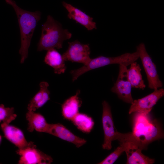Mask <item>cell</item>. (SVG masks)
<instances>
[{"label": "cell", "instance_id": "9", "mask_svg": "<svg viewBox=\"0 0 164 164\" xmlns=\"http://www.w3.org/2000/svg\"><path fill=\"white\" fill-rule=\"evenodd\" d=\"M102 123L104 134V140L102 145L104 149L110 150L112 142L116 140L118 132L115 131L111 113V108L106 101H103Z\"/></svg>", "mask_w": 164, "mask_h": 164}, {"label": "cell", "instance_id": "1", "mask_svg": "<svg viewBox=\"0 0 164 164\" xmlns=\"http://www.w3.org/2000/svg\"><path fill=\"white\" fill-rule=\"evenodd\" d=\"M13 8L16 15L19 25L21 46L19 53L21 56L20 62L23 63L28 57V50L34 31L41 19V12H31L24 10L18 6L12 0H5Z\"/></svg>", "mask_w": 164, "mask_h": 164}, {"label": "cell", "instance_id": "6", "mask_svg": "<svg viewBox=\"0 0 164 164\" xmlns=\"http://www.w3.org/2000/svg\"><path fill=\"white\" fill-rule=\"evenodd\" d=\"M136 51L146 74L149 87L154 90L162 87V84L159 78L156 66L147 52L144 43H141L138 46Z\"/></svg>", "mask_w": 164, "mask_h": 164}, {"label": "cell", "instance_id": "4", "mask_svg": "<svg viewBox=\"0 0 164 164\" xmlns=\"http://www.w3.org/2000/svg\"><path fill=\"white\" fill-rule=\"evenodd\" d=\"M139 58L138 52L126 53L115 57H107L100 56L91 58L89 62L82 67L70 71L73 82L84 73L92 70L106 65L113 64H123L127 67L135 62Z\"/></svg>", "mask_w": 164, "mask_h": 164}, {"label": "cell", "instance_id": "13", "mask_svg": "<svg viewBox=\"0 0 164 164\" xmlns=\"http://www.w3.org/2000/svg\"><path fill=\"white\" fill-rule=\"evenodd\" d=\"M1 128L5 137L18 149H24L34 144L32 142H27L22 132L16 127L1 123Z\"/></svg>", "mask_w": 164, "mask_h": 164}, {"label": "cell", "instance_id": "18", "mask_svg": "<svg viewBox=\"0 0 164 164\" xmlns=\"http://www.w3.org/2000/svg\"><path fill=\"white\" fill-rule=\"evenodd\" d=\"M47 51L44 59L45 63L54 69L55 73H64L66 67L62 56L55 49H51Z\"/></svg>", "mask_w": 164, "mask_h": 164}, {"label": "cell", "instance_id": "21", "mask_svg": "<svg viewBox=\"0 0 164 164\" xmlns=\"http://www.w3.org/2000/svg\"><path fill=\"white\" fill-rule=\"evenodd\" d=\"M17 116L13 107H5L4 104H0V123L9 124Z\"/></svg>", "mask_w": 164, "mask_h": 164}, {"label": "cell", "instance_id": "8", "mask_svg": "<svg viewBox=\"0 0 164 164\" xmlns=\"http://www.w3.org/2000/svg\"><path fill=\"white\" fill-rule=\"evenodd\" d=\"M16 153L20 155L19 164H50L52 157L36 148L34 144L23 149H18Z\"/></svg>", "mask_w": 164, "mask_h": 164}, {"label": "cell", "instance_id": "2", "mask_svg": "<svg viewBox=\"0 0 164 164\" xmlns=\"http://www.w3.org/2000/svg\"><path fill=\"white\" fill-rule=\"evenodd\" d=\"M135 113L132 133L145 149L149 144L163 138V133L160 125L156 120H152L149 114Z\"/></svg>", "mask_w": 164, "mask_h": 164}, {"label": "cell", "instance_id": "20", "mask_svg": "<svg viewBox=\"0 0 164 164\" xmlns=\"http://www.w3.org/2000/svg\"><path fill=\"white\" fill-rule=\"evenodd\" d=\"M71 121L78 129L86 133H89L91 131L94 124L91 117L86 114L79 113Z\"/></svg>", "mask_w": 164, "mask_h": 164}, {"label": "cell", "instance_id": "12", "mask_svg": "<svg viewBox=\"0 0 164 164\" xmlns=\"http://www.w3.org/2000/svg\"><path fill=\"white\" fill-rule=\"evenodd\" d=\"M46 133L71 143L77 148L82 146L87 142L85 139L75 135L60 123L49 124Z\"/></svg>", "mask_w": 164, "mask_h": 164}, {"label": "cell", "instance_id": "19", "mask_svg": "<svg viewBox=\"0 0 164 164\" xmlns=\"http://www.w3.org/2000/svg\"><path fill=\"white\" fill-rule=\"evenodd\" d=\"M130 65L129 69H127V73L132 87L144 89L145 85L142 79L139 65L135 62L132 63Z\"/></svg>", "mask_w": 164, "mask_h": 164}, {"label": "cell", "instance_id": "15", "mask_svg": "<svg viewBox=\"0 0 164 164\" xmlns=\"http://www.w3.org/2000/svg\"><path fill=\"white\" fill-rule=\"evenodd\" d=\"M80 92L78 90L75 95L66 100L62 105V115L65 119L71 121L79 113V109L82 103L78 97Z\"/></svg>", "mask_w": 164, "mask_h": 164}, {"label": "cell", "instance_id": "7", "mask_svg": "<svg viewBox=\"0 0 164 164\" xmlns=\"http://www.w3.org/2000/svg\"><path fill=\"white\" fill-rule=\"evenodd\" d=\"M68 43L67 50L62 55L64 60L86 64L91 59L89 45L81 43L77 40Z\"/></svg>", "mask_w": 164, "mask_h": 164}, {"label": "cell", "instance_id": "10", "mask_svg": "<svg viewBox=\"0 0 164 164\" xmlns=\"http://www.w3.org/2000/svg\"><path fill=\"white\" fill-rule=\"evenodd\" d=\"M119 65L118 77L111 91L124 102L131 103L134 100L131 94L132 86L128 77L127 67L123 64Z\"/></svg>", "mask_w": 164, "mask_h": 164}, {"label": "cell", "instance_id": "16", "mask_svg": "<svg viewBox=\"0 0 164 164\" xmlns=\"http://www.w3.org/2000/svg\"><path fill=\"white\" fill-rule=\"evenodd\" d=\"M48 83L42 81L39 84L40 89L30 101L27 106L29 111H35L42 107L50 99Z\"/></svg>", "mask_w": 164, "mask_h": 164}, {"label": "cell", "instance_id": "14", "mask_svg": "<svg viewBox=\"0 0 164 164\" xmlns=\"http://www.w3.org/2000/svg\"><path fill=\"white\" fill-rule=\"evenodd\" d=\"M63 6L68 12L67 17L75 20L84 26L88 30L96 29V23L90 17L80 10L64 2H62Z\"/></svg>", "mask_w": 164, "mask_h": 164}, {"label": "cell", "instance_id": "22", "mask_svg": "<svg viewBox=\"0 0 164 164\" xmlns=\"http://www.w3.org/2000/svg\"><path fill=\"white\" fill-rule=\"evenodd\" d=\"M124 152L123 146L120 144V146L115 149L114 151L108 156L103 161L98 163L99 164H112L114 163Z\"/></svg>", "mask_w": 164, "mask_h": 164}, {"label": "cell", "instance_id": "5", "mask_svg": "<svg viewBox=\"0 0 164 164\" xmlns=\"http://www.w3.org/2000/svg\"><path fill=\"white\" fill-rule=\"evenodd\" d=\"M116 140L120 142L123 147L127 157L128 164H151L154 159L144 155L142 152L144 148L133 137L132 132L121 133L118 132Z\"/></svg>", "mask_w": 164, "mask_h": 164}, {"label": "cell", "instance_id": "11", "mask_svg": "<svg viewBox=\"0 0 164 164\" xmlns=\"http://www.w3.org/2000/svg\"><path fill=\"white\" fill-rule=\"evenodd\" d=\"M164 95L163 89H154L152 93L143 98L133 100L131 103L129 114L136 112L149 114L153 106Z\"/></svg>", "mask_w": 164, "mask_h": 164}, {"label": "cell", "instance_id": "23", "mask_svg": "<svg viewBox=\"0 0 164 164\" xmlns=\"http://www.w3.org/2000/svg\"><path fill=\"white\" fill-rule=\"evenodd\" d=\"M2 139V137L1 136V135H0V144L1 142Z\"/></svg>", "mask_w": 164, "mask_h": 164}, {"label": "cell", "instance_id": "3", "mask_svg": "<svg viewBox=\"0 0 164 164\" xmlns=\"http://www.w3.org/2000/svg\"><path fill=\"white\" fill-rule=\"evenodd\" d=\"M72 34L51 15H48L42 25L41 36L38 44L37 50H48L51 49L62 48L63 41L69 39Z\"/></svg>", "mask_w": 164, "mask_h": 164}, {"label": "cell", "instance_id": "17", "mask_svg": "<svg viewBox=\"0 0 164 164\" xmlns=\"http://www.w3.org/2000/svg\"><path fill=\"white\" fill-rule=\"evenodd\" d=\"M26 118L28 121L27 129L29 132H32L35 130L39 132L46 133L49 124L41 114L28 111L26 114Z\"/></svg>", "mask_w": 164, "mask_h": 164}]
</instances>
